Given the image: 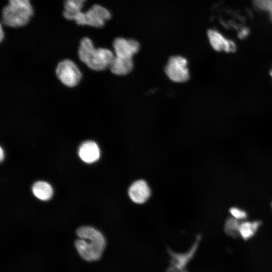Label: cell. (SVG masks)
<instances>
[{"instance_id":"obj_18","label":"cell","mask_w":272,"mask_h":272,"mask_svg":"<svg viewBox=\"0 0 272 272\" xmlns=\"http://www.w3.org/2000/svg\"><path fill=\"white\" fill-rule=\"evenodd\" d=\"M229 212L232 217L238 220H243L247 217L246 212L237 207H232L230 209Z\"/></svg>"},{"instance_id":"obj_12","label":"cell","mask_w":272,"mask_h":272,"mask_svg":"<svg viewBox=\"0 0 272 272\" xmlns=\"http://www.w3.org/2000/svg\"><path fill=\"white\" fill-rule=\"evenodd\" d=\"M133 67L132 58L115 56L110 65L111 72L117 75H125L130 73Z\"/></svg>"},{"instance_id":"obj_20","label":"cell","mask_w":272,"mask_h":272,"mask_svg":"<svg viewBox=\"0 0 272 272\" xmlns=\"http://www.w3.org/2000/svg\"><path fill=\"white\" fill-rule=\"evenodd\" d=\"M249 32L250 30L247 27H243L239 29L237 35L239 38L242 39L248 36Z\"/></svg>"},{"instance_id":"obj_10","label":"cell","mask_w":272,"mask_h":272,"mask_svg":"<svg viewBox=\"0 0 272 272\" xmlns=\"http://www.w3.org/2000/svg\"><path fill=\"white\" fill-rule=\"evenodd\" d=\"M200 237H197L196 240L188 251L177 253L169 251L171 256V264L179 268H185L186 265L193 257L198 246Z\"/></svg>"},{"instance_id":"obj_5","label":"cell","mask_w":272,"mask_h":272,"mask_svg":"<svg viewBox=\"0 0 272 272\" xmlns=\"http://www.w3.org/2000/svg\"><path fill=\"white\" fill-rule=\"evenodd\" d=\"M187 61L181 56L171 57L165 67V73L172 81L182 83L189 79V72L187 67Z\"/></svg>"},{"instance_id":"obj_2","label":"cell","mask_w":272,"mask_h":272,"mask_svg":"<svg viewBox=\"0 0 272 272\" xmlns=\"http://www.w3.org/2000/svg\"><path fill=\"white\" fill-rule=\"evenodd\" d=\"M78 55L82 62L91 69L97 71L110 67L115 57L112 52L108 49H95L88 37H84L81 40Z\"/></svg>"},{"instance_id":"obj_22","label":"cell","mask_w":272,"mask_h":272,"mask_svg":"<svg viewBox=\"0 0 272 272\" xmlns=\"http://www.w3.org/2000/svg\"><path fill=\"white\" fill-rule=\"evenodd\" d=\"M4 158V151L2 148H0V159L1 161L2 162Z\"/></svg>"},{"instance_id":"obj_4","label":"cell","mask_w":272,"mask_h":272,"mask_svg":"<svg viewBox=\"0 0 272 272\" xmlns=\"http://www.w3.org/2000/svg\"><path fill=\"white\" fill-rule=\"evenodd\" d=\"M56 74L62 84L70 87L77 86L82 77L77 66L70 59H64L58 63Z\"/></svg>"},{"instance_id":"obj_25","label":"cell","mask_w":272,"mask_h":272,"mask_svg":"<svg viewBox=\"0 0 272 272\" xmlns=\"http://www.w3.org/2000/svg\"><path fill=\"white\" fill-rule=\"evenodd\" d=\"M271 207H272V204H271Z\"/></svg>"},{"instance_id":"obj_13","label":"cell","mask_w":272,"mask_h":272,"mask_svg":"<svg viewBox=\"0 0 272 272\" xmlns=\"http://www.w3.org/2000/svg\"><path fill=\"white\" fill-rule=\"evenodd\" d=\"M261 222L259 221H243L240 222L239 226V236L246 240L252 238L257 231L261 226Z\"/></svg>"},{"instance_id":"obj_7","label":"cell","mask_w":272,"mask_h":272,"mask_svg":"<svg viewBox=\"0 0 272 272\" xmlns=\"http://www.w3.org/2000/svg\"><path fill=\"white\" fill-rule=\"evenodd\" d=\"M85 14L86 25L96 28L103 27L105 22L111 17V13L107 9L97 4L85 12Z\"/></svg>"},{"instance_id":"obj_21","label":"cell","mask_w":272,"mask_h":272,"mask_svg":"<svg viewBox=\"0 0 272 272\" xmlns=\"http://www.w3.org/2000/svg\"><path fill=\"white\" fill-rule=\"evenodd\" d=\"M166 272H187L185 268H179L174 266L173 265H170L169 267L166 269Z\"/></svg>"},{"instance_id":"obj_16","label":"cell","mask_w":272,"mask_h":272,"mask_svg":"<svg viewBox=\"0 0 272 272\" xmlns=\"http://www.w3.org/2000/svg\"><path fill=\"white\" fill-rule=\"evenodd\" d=\"M240 223L239 220L232 217L227 219L224 225V231L226 234L233 238L239 236Z\"/></svg>"},{"instance_id":"obj_9","label":"cell","mask_w":272,"mask_h":272,"mask_svg":"<svg viewBox=\"0 0 272 272\" xmlns=\"http://www.w3.org/2000/svg\"><path fill=\"white\" fill-rule=\"evenodd\" d=\"M130 199L134 202L142 204L145 202L151 194L150 188L144 180H138L133 182L128 191Z\"/></svg>"},{"instance_id":"obj_14","label":"cell","mask_w":272,"mask_h":272,"mask_svg":"<svg viewBox=\"0 0 272 272\" xmlns=\"http://www.w3.org/2000/svg\"><path fill=\"white\" fill-rule=\"evenodd\" d=\"M32 191L36 197L42 200L49 199L53 193L52 187L45 181L35 182L33 185Z\"/></svg>"},{"instance_id":"obj_3","label":"cell","mask_w":272,"mask_h":272,"mask_svg":"<svg viewBox=\"0 0 272 272\" xmlns=\"http://www.w3.org/2000/svg\"><path fill=\"white\" fill-rule=\"evenodd\" d=\"M32 5L18 7L8 5L2 11L4 24L11 27H19L27 24L33 15Z\"/></svg>"},{"instance_id":"obj_6","label":"cell","mask_w":272,"mask_h":272,"mask_svg":"<svg viewBox=\"0 0 272 272\" xmlns=\"http://www.w3.org/2000/svg\"><path fill=\"white\" fill-rule=\"evenodd\" d=\"M207 36L212 47L217 51L233 53L237 49L236 43L216 29H209Z\"/></svg>"},{"instance_id":"obj_24","label":"cell","mask_w":272,"mask_h":272,"mask_svg":"<svg viewBox=\"0 0 272 272\" xmlns=\"http://www.w3.org/2000/svg\"><path fill=\"white\" fill-rule=\"evenodd\" d=\"M270 75L272 76V70L270 71Z\"/></svg>"},{"instance_id":"obj_23","label":"cell","mask_w":272,"mask_h":272,"mask_svg":"<svg viewBox=\"0 0 272 272\" xmlns=\"http://www.w3.org/2000/svg\"><path fill=\"white\" fill-rule=\"evenodd\" d=\"M2 28H3L2 27H1V35H0V36H1V41L3 40L4 36V34L3 33Z\"/></svg>"},{"instance_id":"obj_8","label":"cell","mask_w":272,"mask_h":272,"mask_svg":"<svg viewBox=\"0 0 272 272\" xmlns=\"http://www.w3.org/2000/svg\"><path fill=\"white\" fill-rule=\"evenodd\" d=\"M115 56L132 58L140 48V43L132 39H126L122 37L116 38L113 42Z\"/></svg>"},{"instance_id":"obj_17","label":"cell","mask_w":272,"mask_h":272,"mask_svg":"<svg viewBox=\"0 0 272 272\" xmlns=\"http://www.w3.org/2000/svg\"><path fill=\"white\" fill-rule=\"evenodd\" d=\"M254 7L258 11L266 13L272 21V0H251Z\"/></svg>"},{"instance_id":"obj_19","label":"cell","mask_w":272,"mask_h":272,"mask_svg":"<svg viewBox=\"0 0 272 272\" xmlns=\"http://www.w3.org/2000/svg\"><path fill=\"white\" fill-rule=\"evenodd\" d=\"M9 5L18 7H26L31 5L30 0H9Z\"/></svg>"},{"instance_id":"obj_11","label":"cell","mask_w":272,"mask_h":272,"mask_svg":"<svg viewBox=\"0 0 272 272\" xmlns=\"http://www.w3.org/2000/svg\"><path fill=\"white\" fill-rule=\"evenodd\" d=\"M100 153L97 144L91 141L82 143L79 149L80 158L87 163H91L98 160L100 157Z\"/></svg>"},{"instance_id":"obj_1","label":"cell","mask_w":272,"mask_h":272,"mask_svg":"<svg viewBox=\"0 0 272 272\" xmlns=\"http://www.w3.org/2000/svg\"><path fill=\"white\" fill-rule=\"evenodd\" d=\"M76 234L79 239L75 241V245L82 258L87 261L99 260L106 245L102 234L93 227L82 226L77 230Z\"/></svg>"},{"instance_id":"obj_15","label":"cell","mask_w":272,"mask_h":272,"mask_svg":"<svg viewBox=\"0 0 272 272\" xmlns=\"http://www.w3.org/2000/svg\"><path fill=\"white\" fill-rule=\"evenodd\" d=\"M86 0H65L63 16L66 19L73 20L75 14L81 11Z\"/></svg>"}]
</instances>
